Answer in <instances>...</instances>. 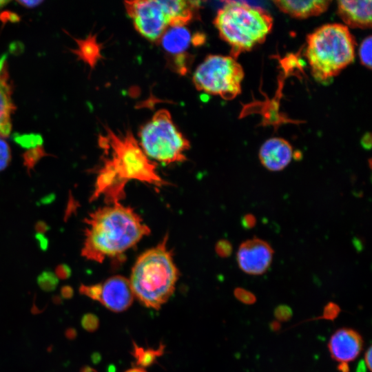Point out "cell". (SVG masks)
Segmentation results:
<instances>
[{"instance_id":"cell-24","label":"cell","mask_w":372,"mask_h":372,"mask_svg":"<svg viewBox=\"0 0 372 372\" xmlns=\"http://www.w3.org/2000/svg\"><path fill=\"white\" fill-rule=\"evenodd\" d=\"M11 158L10 147L3 139L0 138V171L8 165Z\"/></svg>"},{"instance_id":"cell-19","label":"cell","mask_w":372,"mask_h":372,"mask_svg":"<svg viewBox=\"0 0 372 372\" xmlns=\"http://www.w3.org/2000/svg\"><path fill=\"white\" fill-rule=\"evenodd\" d=\"M165 345L160 344L158 349H144L133 342V351L132 355L136 359V364L142 367H147L153 364L156 359L164 353Z\"/></svg>"},{"instance_id":"cell-23","label":"cell","mask_w":372,"mask_h":372,"mask_svg":"<svg viewBox=\"0 0 372 372\" xmlns=\"http://www.w3.org/2000/svg\"><path fill=\"white\" fill-rule=\"evenodd\" d=\"M79 291L81 295H84L93 300L99 301L101 293V283L91 285H85L81 284Z\"/></svg>"},{"instance_id":"cell-8","label":"cell","mask_w":372,"mask_h":372,"mask_svg":"<svg viewBox=\"0 0 372 372\" xmlns=\"http://www.w3.org/2000/svg\"><path fill=\"white\" fill-rule=\"evenodd\" d=\"M124 4L136 31L151 41H159L169 28L160 0L125 1Z\"/></svg>"},{"instance_id":"cell-4","label":"cell","mask_w":372,"mask_h":372,"mask_svg":"<svg viewBox=\"0 0 372 372\" xmlns=\"http://www.w3.org/2000/svg\"><path fill=\"white\" fill-rule=\"evenodd\" d=\"M214 23L236 59L265 41L272 29L273 19L261 8L242 1H227L218 10Z\"/></svg>"},{"instance_id":"cell-16","label":"cell","mask_w":372,"mask_h":372,"mask_svg":"<svg viewBox=\"0 0 372 372\" xmlns=\"http://www.w3.org/2000/svg\"><path fill=\"white\" fill-rule=\"evenodd\" d=\"M167 17L169 27L185 26L196 15L200 1L185 0H160Z\"/></svg>"},{"instance_id":"cell-13","label":"cell","mask_w":372,"mask_h":372,"mask_svg":"<svg viewBox=\"0 0 372 372\" xmlns=\"http://www.w3.org/2000/svg\"><path fill=\"white\" fill-rule=\"evenodd\" d=\"M337 11L340 19L353 28L366 29L372 25V1H338Z\"/></svg>"},{"instance_id":"cell-26","label":"cell","mask_w":372,"mask_h":372,"mask_svg":"<svg viewBox=\"0 0 372 372\" xmlns=\"http://www.w3.org/2000/svg\"><path fill=\"white\" fill-rule=\"evenodd\" d=\"M216 251L218 256L223 258L228 257L232 252L231 243L226 240L218 241L216 245Z\"/></svg>"},{"instance_id":"cell-20","label":"cell","mask_w":372,"mask_h":372,"mask_svg":"<svg viewBox=\"0 0 372 372\" xmlns=\"http://www.w3.org/2000/svg\"><path fill=\"white\" fill-rule=\"evenodd\" d=\"M372 37L369 36L366 37L361 43L359 48V56L360 60L364 66L371 69V61H372Z\"/></svg>"},{"instance_id":"cell-14","label":"cell","mask_w":372,"mask_h":372,"mask_svg":"<svg viewBox=\"0 0 372 372\" xmlns=\"http://www.w3.org/2000/svg\"><path fill=\"white\" fill-rule=\"evenodd\" d=\"M14 110L12 87L6 56L0 59V136H8L11 131V115Z\"/></svg>"},{"instance_id":"cell-29","label":"cell","mask_w":372,"mask_h":372,"mask_svg":"<svg viewBox=\"0 0 372 372\" xmlns=\"http://www.w3.org/2000/svg\"><path fill=\"white\" fill-rule=\"evenodd\" d=\"M61 295L62 298L70 299L73 297L74 290L69 285L63 286L61 289Z\"/></svg>"},{"instance_id":"cell-1","label":"cell","mask_w":372,"mask_h":372,"mask_svg":"<svg viewBox=\"0 0 372 372\" xmlns=\"http://www.w3.org/2000/svg\"><path fill=\"white\" fill-rule=\"evenodd\" d=\"M99 143L104 155L92 200L102 197L107 205L121 203L126 185L132 180L157 188L169 184L158 173L156 163L147 156L131 131L116 132L105 127Z\"/></svg>"},{"instance_id":"cell-34","label":"cell","mask_w":372,"mask_h":372,"mask_svg":"<svg viewBox=\"0 0 372 372\" xmlns=\"http://www.w3.org/2000/svg\"><path fill=\"white\" fill-rule=\"evenodd\" d=\"M80 372H96V371L89 366H83L80 369Z\"/></svg>"},{"instance_id":"cell-11","label":"cell","mask_w":372,"mask_h":372,"mask_svg":"<svg viewBox=\"0 0 372 372\" xmlns=\"http://www.w3.org/2000/svg\"><path fill=\"white\" fill-rule=\"evenodd\" d=\"M362 347V336L349 328L337 330L331 335L328 344L332 358L344 365L355 360L361 352Z\"/></svg>"},{"instance_id":"cell-33","label":"cell","mask_w":372,"mask_h":372,"mask_svg":"<svg viewBox=\"0 0 372 372\" xmlns=\"http://www.w3.org/2000/svg\"><path fill=\"white\" fill-rule=\"evenodd\" d=\"M371 347H369L364 355V364L369 371L371 370Z\"/></svg>"},{"instance_id":"cell-6","label":"cell","mask_w":372,"mask_h":372,"mask_svg":"<svg viewBox=\"0 0 372 372\" xmlns=\"http://www.w3.org/2000/svg\"><path fill=\"white\" fill-rule=\"evenodd\" d=\"M138 137L141 149L151 160L165 164L186 160L189 141L178 130L165 109L154 113L151 120L141 127Z\"/></svg>"},{"instance_id":"cell-35","label":"cell","mask_w":372,"mask_h":372,"mask_svg":"<svg viewBox=\"0 0 372 372\" xmlns=\"http://www.w3.org/2000/svg\"><path fill=\"white\" fill-rule=\"evenodd\" d=\"M125 372H147V371L144 370L143 368L135 367V368L130 369Z\"/></svg>"},{"instance_id":"cell-12","label":"cell","mask_w":372,"mask_h":372,"mask_svg":"<svg viewBox=\"0 0 372 372\" xmlns=\"http://www.w3.org/2000/svg\"><path fill=\"white\" fill-rule=\"evenodd\" d=\"M293 156V147L285 139L273 137L267 139L260 147L258 157L263 167L271 172L284 169Z\"/></svg>"},{"instance_id":"cell-18","label":"cell","mask_w":372,"mask_h":372,"mask_svg":"<svg viewBox=\"0 0 372 372\" xmlns=\"http://www.w3.org/2000/svg\"><path fill=\"white\" fill-rule=\"evenodd\" d=\"M78 49L74 51L79 58L93 68L101 57L99 45L95 36L90 35L84 40H76Z\"/></svg>"},{"instance_id":"cell-2","label":"cell","mask_w":372,"mask_h":372,"mask_svg":"<svg viewBox=\"0 0 372 372\" xmlns=\"http://www.w3.org/2000/svg\"><path fill=\"white\" fill-rule=\"evenodd\" d=\"M85 224L82 255L99 262L121 256L150 233L140 216L121 203L96 209Z\"/></svg>"},{"instance_id":"cell-17","label":"cell","mask_w":372,"mask_h":372,"mask_svg":"<svg viewBox=\"0 0 372 372\" xmlns=\"http://www.w3.org/2000/svg\"><path fill=\"white\" fill-rule=\"evenodd\" d=\"M192 39L185 26H172L165 30L159 41L166 52L179 57L188 49Z\"/></svg>"},{"instance_id":"cell-15","label":"cell","mask_w":372,"mask_h":372,"mask_svg":"<svg viewBox=\"0 0 372 372\" xmlns=\"http://www.w3.org/2000/svg\"><path fill=\"white\" fill-rule=\"evenodd\" d=\"M273 2L280 10L291 17L297 19H306L318 16L324 12L329 7L331 1L278 0Z\"/></svg>"},{"instance_id":"cell-28","label":"cell","mask_w":372,"mask_h":372,"mask_svg":"<svg viewBox=\"0 0 372 372\" xmlns=\"http://www.w3.org/2000/svg\"><path fill=\"white\" fill-rule=\"evenodd\" d=\"M56 277L61 279H67L71 275V270L70 267L65 265H61L56 269Z\"/></svg>"},{"instance_id":"cell-7","label":"cell","mask_w":372,"mask_h":372,"mask_svg":"<svg viewBox=\"0 0 372 372\" xmlns=\"http://www.w3.org/2000/svg\"><path fill=\"white\" fill-rule=\"evenodd\" d=\"M244 75L242 67L235 58L211 54L196 69L193 83L199 91L231 100L241 93Z\"/></svg>"},{"instance_id":"cell-5","label":"cell","mask_w":372,"mask_h":372,"mask_svg":"<svg viewBox=\"0 0 372 372\" xmlns=\"http://www.w3.org/2000/svg\"><path fill=\"white\" fill-rule=\"evenodd\" d=\"M305 56L313 76L327 82L355 58L356 42L348 27L340 23L324 25L307 37Z\"/></svg>"},{"instance_id":"cell-31","label":"cell","mask_w":372,"mask_h":372,"mask_svg":"<svg viewBox=\"0 0 372 372\" xmlns=\"http://www.w3.org/2000/svg\"><path fill=\"white\" fill-rule=\"evenodd\" d=\"M19 4L28 8H34L42 3V1H18Z\"/></svg>"},{"instance_id":"cell-27","label":"cell","mask_w":372,"mask_h":372,"mask_svg":"<svg viewBox=\"0 0 372 372\" xmlns=\"http://www.w3.org/2000/svg\"><path fill=\"white\" fill-rule=\"evenodd\" d=\"M256 218L252 214H245L241 218V225L246 229H250L255 227Z\"/></svg>"},{"instance_id":"cell-30","label":"cell","mask_w":372,"mask_h":372,"mask_svg":"<svg viewBox=\"0 0 372 372\" xmlns=\"http://www.w3.org/2000/svg\"><path fill=\"white\" fill-rule=\"evenodd\" d=\"M361 144L366 149H369L371 147V136L370 133H366L362 138Z\"/></svg>"},{"instance_id":"cell-3","label":"cell","mask_w":372,"mask_h":372,"mask_svg":"<svg viewBox=\"0 0 372 372\" xmlns=\"http://www.w3.org/2000/svg\"><path fill=\"white\" fill-rule=\"evenodd\" d=\"M167 236L139 256L130 283L134 296L145 307L159 309L173 294L179 273L167 248Z\"/></svg>"},{"instance_id":"cell-21","label":"cell","mask_w":372,"mask_h":372,"mask_svg":"<svg viewBox=\"0 0 372 372\" xmlns=\"http://www.w3.org/2000/svg\"><path fill=\"white\" fill-rule=\"evenodd\" d=\"M37 283L43 291L50 292L56 289L59 280L54 273L45 271L38 276Z\"/></svg>"},{"instance_id":"cell-32","label":"cell","mask_w":372,"mask_h":372,"mask_svg":"<svg viewBox=\"0 0 372 372\" xmlns=\"http://www.w3.org/2000/svg\"><path fill=\"white\" fill-rule=\"evenodd\" d=\"M65 336L70 340H74L77 336V331L73 327L67 328L65 331Z\"/></svg>"},{"instance_id":"cell-9","label":"cell","mask_w":372,"mask_h":372,"mask_svg":"<svg viewBox=\"0 0 372 372\" xmlns=\"http://www.w3.org/2000/svg\"><path fill=\"white\" fill-rule=\"evenodd\" d=\"M274 251L265 240L257 237L242 242L237 251L239 268L249 275L263 274L269 268Z\"/></svg>"},{"instance_id":"cell-10","label":"cell","mask_w":372,"mask_h":372,"mask_svg":"<svg viewBox=\"0 0 372 372\" xmlns=\"http://www.w3.org/2000/svg\"><path fill=\"white\" fill-rule=\"evenodd\" d=\"M134 297L130 281L123 276H112L101 283L99 302L112 311H125L132 304Z\"/></svg>"},{"instance_id":"cell-25","label":"cell","mask_w":372,"mask_h":372,"mask_svg":"<svg viewBox=\"0 0 372 372\" xmlns=\"http://www.w3.org/2000/svg\"><path fill=\"white\" fill-rule=\"evenodd\" d=\"M17 142L23 147H31L41 144L42 139L39 136L30 134L19 137Z\"/></svg>"},{"instance_id":"cell-38","label":"cell","mask_w":372,"mask_h":372,"mask_svg":"<svg viewBox=\"0 0 372 372\" xmlns=\"http://www.w3.org/2000/svg\"><path fill=\"white\" fill-rule=\"evenodd\" d=\"M10 3V1H0V9L4 7L6 4Z\"/></svg>"},{"instance_id":"cell-37","label":"cell","mask_w":372,"mask_h":372,"mask_svg":"<svg viewBox=\"0 0 372 372\" xmlns=\"http://www.w3.org/2000/svg\"><path fill=\"white\" fill-rule=\"evenodd\" d=\"M92 360L93 362L97 363L99 362V360H100L99 355L98 353H94L92 355Z\"/></svg>"},{"instance_id":"cell-22","label":"cell","mask_w":372,"mask_h":372,"mask_svg":"<svg viewBox=\"0 0 372 372\" xmlns=\"http://www.w3.org/2000/svg\"><path fill=\"white\" fill-rule=\"evenodd\" d=\"M81 327L88 332L96 331L99 327L98 317L92 313H85L81 319Z\"/></svg>"},{"instance_id":"cell-36","label":"cell","mask_w":372,"mask_h":372,"mask_svg":"<svg viewBox=\"0 0 372 372\" xmlns=\"http://www.w3.org/2000/svg\"><path fill=\"white\" fill-rule=\"evenodd\" d=\"M52 300L56 304H60L62 303V299L58 296H53Z\"/></svg>"}]
</instances>
